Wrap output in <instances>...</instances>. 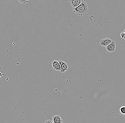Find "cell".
I'll return each mask as SVG.
<instances>
[{"instance_id": "1", "label": "cell", "mask_w": 125, "mask_h": 123, "mask_svg": "<svg viewBox=\"0 0 125 123\" xmlns=\"http://www.w3.org/2000/svg\"><path fill=\"white\" fill-rule=\"evenodd\" d=\"M74 12L79 16H83L88 13V6L87 3L83 0L80 5L77 7L73 8Z\"/></svg>"}, {"instance_id": "2", "label": "cell", "mask_w": 125, "mask_h": 123, "mask_svg": "<svg viewBox=\"0 0 125 123\" xmlns=\"http://www.w3.org/2000/svg\"><path fill=\"white\" fill-rule=\"evenodd\" d=\"M112 41V40L109 38H104L101 40L100 41V45L102 46L106 47L108 45L111 44Z\"/></svg>"}, {"instance_id": "3", "label": "cell", "mask_w": 125, "mask_h": 123, "mask_svg": "<svg viewBox=\"0 0 125 123\" xmlns=\"http://www.w3.org/2000/svg\"><path fill=\"white\" fill-rule=\"evenodd\" d=\"M61 67V72L62 73H64L68 70V65L65 62L62 61V60H59L58 61Z\"/></svg>"}, {"instance_id": "4", "label": "cell", "mask_w": 125, "mask_h": 123, "mask_svg": "<svg viewBox=\"0 0 125 123\" xmlns=\"http://www.w3.org/2000/svg\"><path fill=\"white\" fill-rule=\"evenodd\" d=\"M116 43L113 40L112 42L111 43V44H110L109 45L106 47V49L108 52H114L116 50Z\"/></svg>"}, {"instance_id": "5", "label": "cell", "mask_w": 125, "mask_h": 123, "mask_svg": "<svg viewBox=\"0 0 125 123\" xmlns=\"http://www.w3.org/2000/svg\"><path fill=\"white\" fill-rule=\"evenodd\" d=\"M83 1V0H70L69 2L71 4L73 8L77 7L80 5Z\"/></svg>"}, {"instance_id": "6", "label": "cell", "mask_w": 125, "mask_h": 123, "mask_svg": "<svg viewBox=\"0 0 125 123\" xmlns=\"http://www.w3.org/2000/svg\"><path fill=\"white\" fill-rule=\"evenodd\" d=\"M52 66L56 71H61V67L58 61L54 60L52 61Z\"/></svg>"}, {"instance_id": "7", "label": "cell", "mask_w": 125, "mask_h": 123, "mask_svg": "<svg viewBox=\"0 0 125 123\" xmlns=\"http://www.w3.org/2000/svg\"><path fill=\"white\" fill-rule=\"evenodd\" d=\"M52 121L53 123H62L63 120L59 115L53 116L52 118Z\"/></svg>"}, {"instance_id": "8", "label": "cell", "mask_w": 125, "mask_h": 123, "mask_svg": "<svg viewBox=\"0 0 125 123\" xmlns=\"http://www.w3.org/2000/svg\"><path fill=\"white\" fill-rule=\"evenodd\" d=\"M119 113L122 115H125V106H122L119 109Z\"/></svg>"}, {"instance_id": "9", "label": "cell", "mask_w": 125, "mask_h": 123, "mask_svg": "<svg viewBox=\"0 0 125 123\" xmlns=\"http://www.w3.org/2000/svg\"><path fill=\"white\" fill-rule=\"evenodd\" d=\"M18 1L19 3H21L24 4H27L28 2V1L27 0H20Z\"/></svg>"}, {"instance_id": "10", "label": "cell", "mask_w": 125, "mask_h": 123, "mask_svg": "<svg viewBox=\"0 0 125 123\" xmlns=\"http://www.w3.org/2000/svg\"><path fill=\"white\" fill-rule=\"evenodd\" d=\"M44 123H53V122L50 120H48L44 122Z\"/></svg>"}, {"instance_id": "11", "label": "cell", "mask_w": 125, "mask_h": 123, "mask_svg": "<svg viewBox=\"0 0 125 123\" xmlns=\"http://www.w3.org/2000/svg\"><path fill=\"white\" fill-rule=\"evenodd\" d=\"M125 36V33H122L120 34V36L122 38H124V37Z\"/></svg>"}, {"instance_id": "12", "label": "cell", "mask_w": 125, "mask_h": 123, "mask_svg": "<svg viewBox=\"0 0 125 123\" xmlns=\"http://www.w3.org/2000/svg\"><path fill=\"white\" fill-rule=\"evenodd\" d=\"M2 76H3V74H2V73H0V78L1 77H2Z\"/></svg>"}, {"instance_id": "13", "label": "cell", "mask_w": 125, "mask_h": 123, "mask_svg": "<svg viewBox=\"0 0 125 123\" xmlns=\"http://www.w3.org/2000/svg\"><path fill=\"white\" fill-rule=\"evenodd\" d=\"M124 33H125V30H124Z\"/></svg>"}, {"instance_id": "14", "label": "cell", "mask_w": 125, "mask_h": 123, "mask_svg": "<svg viewBox=\"0 0 125 123\" xmlns=\"http://www.w3.org/2000/svg\"><path fill=\"white\" fill-rule=\"evenodd\" d=\"M124 39H125V37H124Z\"/></svg>"}]
</instances>
